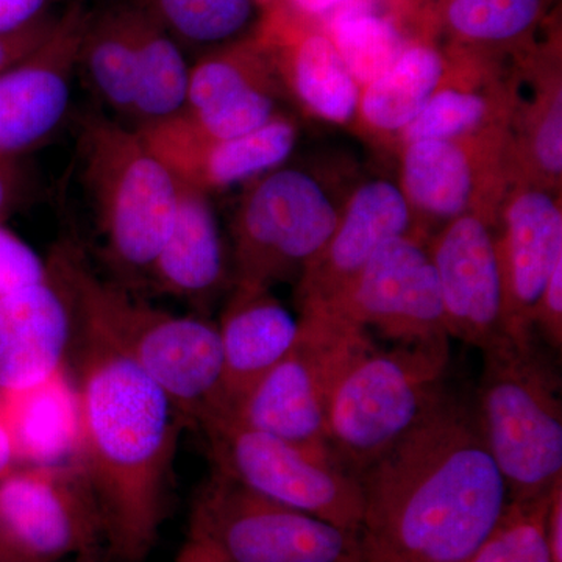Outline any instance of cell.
Here are the masks:
<instances>
[{"mask_svg": "<svg viewBox=\"0 0 562 562\" xmlns=\"http://www.w3.org/2000/svg\"><path fill=\"white\" fill-rule=\"evenodd\" d=\"M357 479L364 562H469L509 503L479 422L447 395Z\"/></svg>", "mask_w": 562, "mask_h": 562, "instance_id": "cell-1", "label": "cell"}, {"mask_svg": "<svg viewBox=\"0 0 562 562\" xmlns=\"http://www.w3.org/2000/svg\"><path fill=\"white\" fill-rule=\"evenodd\" d=\"M80 336L77 462L98 503L111 553L139 562L165 520L180 432L188 424L135 362L90 333Z\"/></svg>", "mask_w": 562, "mask_h": 562, "instance_id": "cell-2", "label": "cell"}, {"mask_svg": "<svg viewBox=\"0 0 562 562\" xmlns=\"http://www.w3.org/2000/svg\"><path fill=\"white\" fill-rule=\"evenodd\" d=\"M68 288L79 330L135 362L168 394L188 425L222 412L220 331L211 322L179 316L132 297L88 268L65 246L50 260Z\"/></svg>", "mask_w": 562, "mask_h": 562, "instance_id": "cell-3", "label": "cell"}, {"mask_svg": "<svg viewBox=\"0 0 562 562\" xmlns=\"http://www.w3.org/2000/svg\"><path fill=\"white\" fill-rule=\"evenodd\" d=\"M449 338L394 344L362 342L333 383L327 442L333 460L360 475L402 441L446 397Z\"/></svg>", "mask_w": 562, "mask_h": 562, "instance_id": "cell-4", "label": "cell"}, {"mask_svg": "<svg viewBox=\"0 0 562 562\" xmlns=\"http://www.w3.org/2000/svg\"><path fill=\"white\" fill-rule=\"evenodd\" d=\"M479 422L509 501L546 497L562 480L560 373L536 339L482 350Z\"/></svg>", "mask_w": 562, "mask_h": 562, "instance_id": "cell-5", "label": "cell"}, {"mask_svg": "<svg viewBox=\"0 0 562 562\" xmlns=\"http://www.w3.org/2000/svg\"><path fill=\"white\" fill-rule=\"evenodd\" d=\"M85 180L117 268L147 273L171 231L180 183L138 128L90 116L81 133Z\"/></svg>", "mask_w": 562, "mask_h": 562, "instance_id": "cell-6", "label": "cell"}, {"mask_svg": "<svg viewBox=\"0 0 562 562\" xmlns=\"http://www.w3.org/2000/svg\"><path fill=\"white\" fill-rule=\"evenodd\" d=\"M188 538L224 562H364L360 532L269 501L216 469L192 505Z\"/></svg>", "mask_w": 562, "mask_h": 562, "instance_id": "cell-7", "label": "cell"}, {"mask_svg": "<svg viewBox=\"0 0 562 562\" xmlns=\"http://www.w3.org/2000/svg\"><path fill=\"white\" fill-rule=\"evenodd\" d=\"M249 183L233 220L235 283L299 281L327 246L341 211L302 169L277 168Z\"/></svg>", "mask_w": 562, "mask_h": 562, "instance_id": "cell-8", "label": "cell"}, {"mask_svg": "<svg viewBox=\"0 0 562 562\" xmlns=\"http://www.w3.org/2000/svg\"><path fill=\"white\" fill-rule=\"evenodd\" d=\"M199 428L216 471L269 501L360 532V482L335 461L257 430L228 412L211 414Z\"/></svg>", "mask_w": 562, "mask_h": 562, "instance_id": "cell-9", "label": "cell"}, {"mask_svg": "<svg viewBox=\"0 0 562 562\" xmlns=\"http://www.w3.org/2000/svg\"><path fill=\"white\" fill-rule=\"evenodd\" d=\"M299 321L301 333L290 353L228 413L257 430L333 460L327 442L328 397L344 364L371 333L319 312H302Z\"/></svg>", "mask_w": 562, "mask_h": 562, "instance_id": "cell-10", "label": "cell"}, {"mask_svg": "<svg viewBox=\"0 0 562 562\" xmlns=\"http://www.w3.org/2000/svg\"><path fill=\"white\" fill-rule=\"evenodd\" d=\"M401 149L398 187L412 209L417 239L425 243L428 225L443 227L468 214L501 222L503 202L516 183L506 131L422 139Z\"/></svg>", "mask_w": 562, "mask_h": 562, "instance_id": "cell-11", "label": "cell"}, {"mask_svg": "<svg viewBox=\"0 0 562 562\" xmlns=\"http://www.w3.org/2000/svg\"><path fill=\"white\" fill-rule=\"evenodd\" d=\"M101 538V513L79 462L0 480V546L11 562L92 557Z\"/></svg>", "mask_w": 562, "mask_h": 562, "instance_id": "cell-12", "label": "cell"}, {"mask_svg": "<svg viewBox=\"0 0 562 562\" xmlns=\"http://www.w3.org/2000/svg\"><path fill=\"white\" fill-rule=\"evenodd\" d=\"M319 312L382 333L394 344L450 338L427 244L403 236L384 244L346 291ZM302 313V312H301Z\"/></svg>", "mask_w": 562, "mask_h": 562, "instance_id": "cell-13", "label": "cell"}, {"mask_svg": "<svg viewBox=\"0 0 562 562\" xmlns=\"http://www.w3.org/2000/svg\"><path fill=\"white\" fill-rule=\"evenodd\" d=\"M501 222L468 214L427 244L450 338L484 350L512 339V306Z\"/></svg>", "mask_w": 562, "mask_h": 562, "instance_id": "cell-14", "label": "cell"}, {"mask_svg": "<svg viewBox=\"0 0 562 562\" xmlns=\"http://www.w3.org/2000/svg\"><path fill=\"white\" fill-rule=\"evenodd\" d=\"M88 18L90 11L74 3L38 49L0 74V160L14 161L60 127Z\"/></svg>", "mask_w": 562, "mask_h": 562, "instance_id": "cell-15", "label": "cell"}, {"mask_svg": "<svg viewBox=\"0 0 562 562\" xmlns=\"http://www.w3.org/2000/svg\"><path fill=\"white\" fill-rule=\"evenodd\" d=\"M403 236L416 235L401 187L384 179L362 183L344 206L327 246L297 281L301 312L338 299L384 244Z\"/></svg>", "mask_w": 562, "mask_h": 562, "instance_id": "cell-16", "label": "cell"}, {"mask_svg": "<svg viewBox=\"0 0 562 562\" xmlns=\"http://www.w3.org/2000/svg\"><path fill=\"white\" fill-rule=\"evenodd\" d=\"M255 33L271 54L281 88L305 113L328 124L357 121L361 87L322 25L280 5L261 14Z\"/></svg>", "mask_w": 562, "mask_h": 562, "instance_id": "cell-17", "label": "cell"}, {"mask_svg": "<svg viewBox=\"0 0 562 562\" xmlns=\"http://www.w3.org/2000/svg\"><path fill=\"white\" fill-rule=\"evenodd\" d=\"M501 241L512 306L509 333L514 341H532L543 290L562 261L561 191L516 181L502 205Z\"/></svg>", "mask_w": 562, "mask_h": 562, "instance_id": "cell-18", "label": "cell"}, {"mask_svg": "<svg viewBox=\"0 0 562 562\" xmlns=\"http://www.w3.org/2000/svg\"><path fill=\"white\" fill-rule=\"evenodd\" d=\"M136 128L180 183L206 194L280 168L297 143V127L281 113L257 131L231 139L194 138L171 120Z\"/></svg>", "mask_w": 562, "mask_h": 562, "instance_id": "cell-19", "label": "cell"}, {"mask_svg": "<svg viewBox=\"0 0 562 562\" xmlns=\"http://www.w3.org/2000/svg\"><path fill=\"white\" fill-rule=\"evenodd\" d=\"M554 36L514 57L506 133L516 180L561 191V44Z\"/></svg>", "mask_w": 562, "mask_h": 562, "instance_id": "cell-20", "label": "cell"}, {"mask_svg": "<svg viewBox=\"0 0 562 562\" xmlns=\"http://www.w3.org/2000/svg\"><path fill=\"white\" fill-rule=\"evenodd\" d=\"M46 279L0 301V391L31 387L66 368L76 312L65 281Z\"/></svg>", "mask_w": 562, "mask_h": 562, "instance_id": "cell-21", "label": "cell"}, {"mask_svg": "<svg viewBox=\"0 0 562 562\" xmlns=\"http://www.w3.org/2000/svg\"><path fill=\"white\" fill-rule=\"evenodd\" d=\"M553 0H392L409 38L508 58L536 43Z\"/></svg>", "mask_w": 562, "mask_h": 562, "instance_id": "cell-22", "label": "cell"}, {"mask_svg": "<svg viewBox=\"0 0 562 562\" xmlns=\"http://www.w3.org/2000/svg\"><path fill=\"white\" fill-rule=\"evenodd\" d=\"M446 46L449 68L416 120L398 135V146L422 139H458L508 128L512 69L506 58Z\"/></svg>", "mask_w": 562, "mask_h": 562, "instance_id": "cell-23", "label": "cell"}, {"mask_svg": "<svg viewBox=\"0 0 562 562\" xmlns=\"http://www.w3.org/2000/svg\"><path fill=\"white\" fill-rule=\"evenodd\" d=\"M216 327L222 351V412H235L290 353L301 321L273 297L271 288L235 283Z\"/></svg>", "mask_w": 562, "mask_h": 562, "instance_id": "cell-24", "label": "cell"}, {"mask_svg": "<svg viewBox=\"0 0 562 562\" xmlns=\"http://www.w3.org/2000/svg\"><path fill=\"white\" fill-rule=\"evenodd\" d=\"M0 419L18 464L46 468L79 460L80 397L68 369L24 390L0 391Z\"/></svg>", "mask_w": 562, "mask_h": 562, "instance_id": "cell-25", "label": "cell"}, {"mask_svg": "<svg viewBox=\"0 0 562 562\" xmlns=\"http://www.w3.org/2000/svg\"><path fill=\"white\" fill-rule=\"evenodd\" d=\"M147 276L157 290L191 302L205 301L224 284V241L206 192L180 183L171 231Z\"/></svg>", "mask_w": 562, "mask_h": 562, "instance_id": "cell-26", "label": "cell"}, {"mask_svg": "<svg viewBox=\"0 0 562 562\" xmlns=\"http://www.w3.org/2000/svg\"><path fill=\"white\" fill-rule=\"evenodd\" d=\"M449 68V52L435 41H409L383 76L362 88L357 124L380 138H394L430 101Z\"/></svg>", "mask_w": 562, "mask_h": 562, "instance_id": "cell-27", "label": "cell"}, {"mask_svg": "<svg viewBox=\"0 0 562 562\" xmlns=\"http://www.w3.org/2000/svg\"><path fill=\"white\" fill-rule=\"evenodd\" d=\"M136 54V101L132 117L138 127L176 116L187 103L190 69L180 44L135 3H128Z\"/></svg>", "mask_w": 562, "mask_h": 562, "instance_id": "cell-28", "label": "cell"}, {"mask_svg": "<svg viewBox=\"0 0 562 562\" xmlns=\"http://www.w3.org/2000/svg\"><path fill=\"white\" fill-rule=\"evenodd\" d=\"M279 74L257 33L206 50L191 66L187 103L181 111H201L254 90L279 92Z\"/></svg>", "mask_w": 562, "mask_h": 562, "instance_id": "cell-29", "label": "cell"}, {"mask_svg": "<svg viewBox=\"0 0 562 562\" xmlns=\"http://www.w3.org/2000/svg\"><path fill=\"white\" fill-rule=\"evenodd\" d=\"M79 65L110 109L132 116L136 101V54L127 5L90 13L81 36Z\"/></svg>", "mask_w": 562, "mask_h": 562, "instance_id": "cell-30", "label": "cell"}, {"mask_svg": "<svg viewBox=\"0 0 562 562\" xmlns=\"http://www.w3.org/2000/svg\"><path fill=\"white\" fill-rule=\"evenodd\" d=\"M361 90L383 76L408 46V33L394 11L362 0L322 25Z\"/></svg>", "mask_w": 562, "mask_h": 562, "instance_id": "cell-31", "label": "cell"}, {"mask_svg": "<svg viewBox=\"0 0 562 562\" xmlns=\"http://www.w3.org/2000/svg\"><path fill=\"white\" fill-rule=\"evenodd\" d=\"M177 43L214 49L249 35L260 21L251 0H133Z\"/></svg>", "mask_w": 562, "mask_h": 562, "instance_id": "cell-32", "label": "cell"}, {"mask_svg": "<svg viewBox=\"0 0 562 562\" xmlns=\"http://www.w3.org/2000/svg\"><path fill=\"white\" fill-rule=\"evenodd\" d=\"M549 501L550 494L535 501H509L469 562H552L546 535Z\"/></svg>", "mask_w": 562, "mask_h": 562, "instance_id": "cell-33", "label": "cell"}, {"mask_svg": "<svg viewBox=\"0 0 562 562\" xmlns=\"http://www.w3.org/2000/svg\"><path fill=\"white\" fill-rule=\"evenodd\" d=\"M277 95V91L254 90L210 109L180 111L168 120L194 138H238L268 124L280 113Z\"/></svg>", "mask_w": 562, "mask_h": 562, "instance_id": "cell-34", "label": "cell"}, {"mask_svg": "<svg viewBox=\"0 0 562 562\" xmlns=\"http://www.w3.org/2000/svg\"><path fill=\"white\" fill-rule=\"evenodd\" d=\"M49 265L29 244L0 225V301L11 292L46 279Z\"/></svg>", "mask_w": 562, "mask_h": 562, "instance_id": "cell-35", "label": "cell"}, {"mask_svg": "<svg viewBox=\"0 0 562 562\" xmlns=\"http://www.w3.org/2000/svg\"><path fill=\"white\" fill-rule=\"evenodd\" d=\"M57 22L58 16L47 13L20 31L2 33L0 35V74L38 49L55 31Z\"/></svg>", "mask_w": 562, "mask_h": 562, "instance_id": "cell-36", "label": "cell"}, {"mask_svg": "<svg viewBox=\"0 0 562 562\" xmlns=\"http://www.w3.org/2000/svg\"><path fill=\"white\" fill-rule=\"evenodd\" d=\"M541 333L553 350L562 349V261L547 281L535 316V333Z\"/></svg>", "mask_w": 562, "mask_h": 562, "instance_id": "cell-37", "label": "cell"}, {"mask_svg": "<svg viewBox=\"0 0 562 562\" xmlns=\"http://www.w3.org/2000/svg\"><path fill=\"white\" fill-rule=\"evenodd\" d=\"M49 0H0V35L20 31L46 14Z\"/></svg>", "mask_w": 562, "mask_h": 562, "instance_id": "cell-38", "label": "cell"}, {"mask_svg": "<svg viewBox=\"0 0 562 562\" xmlns=\"http://www.w3.org/2000/svg\"><path fill=\"white\" fill-rule=\"evenodd\" d=\"M360 2L362 0H283L281 5L302 20L325 25L342 11Z\"/></svg>", "mask_w": 562, "mask_h": 562, "instance_id": "cell-39", "label": "cell"}, {"mask_svg": "<svg viewBox=\"0 0 562 562\" xmlns=\"http://www.w3.org/2000/svg\"><path fill=\"white\" fill-rule=\"evenodd\" d=\"M546 535L552 562H562V480L550 492Z\"/></svg>", "mask_w": 562, "mask_h": 562, "instance_id": "cell-40", "label": "cell"}, {"mask_svg": "<svg viewBox=\"0 0 562 562\" xmlns=\"http://www.w3.org/2000/svg\"><path fill=\"white\" fill-rule=\"evenodd\" d=\"M18 192V172L13 161L0 160V221L13 205Z\"/></svg>", "mask_w": 562, "mask_h": 562, "instance_id": "cell-41", "label": "cell"}, {"mask_svg": "<svg viewBox=\"0 0 562 562\" xmlns=\"http://www.w3.org/2000/svg\"><path fill=\"white\" fill-rule=\"evenodd\" d=\"M173 562H224L217 554L211 552L202 543L192 541L188 538L187 543L181 547L180 553L177 554L176 561Z\"/></svg>", "mask_w": 562, "mask_h": 562, "instance_id": "cell-42", "label": "cell"}, {"mask_svg": "<svg viewBox=\"0 0 562 562\" xmlns=\"http://www.w3.org/2000/svg\"><path fill=\"white\" fill-rule=\"evenodd\" d=\"M16 457H14L13 446H11L9 431L0 419V480L9 473L16 471Z\"/></svg>", "mask_w": 562, "mask_h": 562, "instance_id": "cell-43", "label": "cell"}, {"mask_svg": "<svg viewBox=\"0 0 562 562\" xmlns=\"http://www.w3.org/2000/svg\"><path fill=\"white\" fill-rule=\"evenodd\" d=\"M251 2H254L255 7L260 10L261 14H265L269 13V11L276 10L277 7H280L281 3H283V0H251Z\"/></svg>", "mask_w": 562, "mask_h": 562, "instance_id": "cell-44", "label": "cell"}, {"mask_svg": "<svg viewBox=\"0 0 562 562\" xmlns=\"http://www.w3.org/2000/svg\"><path fill=\"white\" fill-rule=\"evenodd\" d=\"M0 562H11L9 554L3 552L2 546H0Z\"/></svg>", "mask_w": 562, "mask_h": 562, "instance_id": "cell-45", "label": "cell"}]
</instances>
